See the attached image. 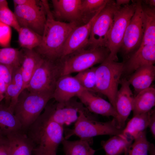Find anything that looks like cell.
Wrapping results in <instances>:
<instances>
[{
	"label": "cell",
	"instance_id": "cell-1",
	"mask_svg": "<svg viewBox=\"0 0 155 155\" xmlns=\"http://www.w3.org/2000/svg\"><path fill=\"white\" fill-rule=\"evenodd\" d=\"M42 1L46 12V21L41 43L34 50L43 58L56 61L62 57L65 42L71 31L78 26V24L55 19L47 1Z\"/></svg>",
	"mask_w": 155,
	"mask_h": 155
},
{
	"label": "cell",
	"instance_id": "cell-2",
	"mask_svg": "<svg viewBox=\"0 0 155 155\" xmlns=\"http://www.w3.org/2000/svg\"><path fill=\"white\" fill-rule=\"evenodd\" d=\"M34 149L47 155H57V148L64 138L63 126L51 119L44 112L26 129Z\"/></svg>",
	"mask_w": 155,
	"mask_h": 155
},
{
	"label": "cell",
	"instance_id": "cell-3",
	"mask_svg": "<svg viewBox=\"0 0 155 155\" xmlns=\"http://www.w3.org/2000/svg\"><path fill=\"white\" fill-rule=\"evenodd\" d=\"M96 119L89 111H79L74 128L64 129V138L68 140L74 135L80 138H92L100 135H114L122 133L123 129L119 127L115 118L104 122L98 121Z\"/></svg>",
	"mask_w": 155,
	"mask_h": 155
},
{
	"label": "cell",
	"instance_id": "cell-4",
	"mask_svg": "<svg viewBox=\"0 0 155 155\" xmlns=\"http://www.w3.org/2000/svg\"><path fill=\"white\" fill-rule=\"evenodd\" d=\"M53 98V94L30 92L26 88L20 94L14 113L26 130L39 117Z\"/></svg>",
	"mask_w": 155,
	"mask_h": 155
},
{
	"label": "cell",
	"instance_id": "cell-5",
	"mask_svg": "<svg viewBox=\"0 0 155 155\" xmlns=\"http://www.w3.org/2000/svg\"><path fill=\"white\" fill-rule=\"evenodd\" d=\"M123 65L124 63L115 61L108 57L96 67L97 92L106 96L115 109V98Z\"/></svg>",
	"mask_w": 155,
	"mask_h": 155
},
{
	"label": "cell",
	"instance_id": "cell-6",
	"mask_svg": "<svg viewBox=\"0 0 155 155\" xmlns=\"http://www.w3.org/2000/svg\"><path fill=\"white\" fill-rule=\"evenodd\" d=\"M105 47L85 48L77 51L61 58V76L78 73L102 63L109 56Z\"/></svg>",
	"mask_w": 155,
	"mask_h": 155
},
{
	"label": "cell",
	"instance_id": "cell-7",
	"mask_svg": "<svg viewBox=\"0 0 155 155\" xmlns=\"http://www.w3.org/2000/svg\"><path fill=\"white\" fill-rule=\"evenodd\" d=\"M136 1L118 7L114 13L112 23L109 31L106 47L110 51L108 57L117 61V54L119 51L127 28L135 12Z\"/></svg>",
	"mask_w": 155,
	"mask_h": 155
},
{
	"label": "cell",
	"instance_id": "cell-8",
	"mask_svg": "<svg viewBox=\"0 0 155 155\" xmlns=\"http://www.w3.org/2000/svg\"><path fill=\"white\" fill-rule=\"evenodd\" d=\"M61 59L52 61L43 58L32 76L26 88L30 92L53 94L61 76Z\"/></svg>",
	"mask_w": 155,
	"mask_h": 155
},
{
	"label": "cell",
	"instance_id": "cell-9",
	"mask_svg": "<svg viewBox=\"0 0 155 155\" xmlns=\"http://www.w3.org/2000/svg\"><path fill=\"white\" fill-rule=\"evenodd\" d=\"M136 1L135 10L125 30L120 50L127 58L140 47L144 32V18L142 1Z\"/></svg>",
	"mask_w": 155,
	"mask_h": 155
},
{
	"label": "cell",
	"instance_id": "cell-10",
	"mask_svg": "<svg viewBox=\"0 0 155 155\" xmlns=\"http://www.w3.org/2000/svg\"><path fill=\"white\" fill-rule=\"evenodd\" d=\"M119 7L115 1L108 0L96 16L92 25L88 46L90 48L106 47L107 36L112 25L114 13Z\"/></svg>",
	"mask_w": 155,
	"mask_h": 155
},
{
	"label": "cell",
	"instance_id": "cell-11",
	"mask_svg": "<svg viewBox=\"0 0 155 155\" xmlns=\"http://www.w3.org/2000/svg\"><path fill=\"white\" fill-rule=\"evenodd\" d=\"M13 12L20 27L28 28L42 35L46 14L42 0L36 5H14Z\"/></svg>",
	"mask_w": 155,
	"mask_h": 155
},
{
	"label": "cell",
	"instance_id": "cell-12",
	"mask_svg": "<svg viewBox=\"0 0 155 155\" xmlns=\"http://www.w3.org/2000/svg\"><path fill=\"white\" fill-rule=\"evenodd\" d=\"M80 111H89L81 102L73 98L65 102H56L47 104L44 112L51 120L62 125H69L75 122Z\"/></svg>",
	"mask_w": 155,
	"mask_h": 155
},
{
	"label": "cell",
	"instance_id": "cell-13",
	"mask_svg": "<svg viewBox=\"0 0 155 155\" xmlns=\"http://www.w3.org/2000/svg\"><path fill=\"white\" fill-rule=\"evenodd\" d=\"M120 89L117 93L115 101V109L117 113L116 120L119 127L124 129L125 121L132 109L134 97L127 80H120Z\"/></svg>",
	"mask_w": 155,
	"mask_h": 155
},
{
	"label": "cell",
	"instance_id": "cell-14",
	"mask_svg": "<svg viewBox=\"0 0 155 155\" xmlns=\"http://www.w3.org/2000/svg\"><path fill=\"white\" fill-rule=\"evenodd\" d=\"M102 9L87 23L81 26H76L71 31L64 45L62 57L84 49L88 46L92 25L96 16Z\"/></svg>",
	"mask_w": 155,
	"mask_h": 155
},
{
	"label": "cell",
	"instance_id": "cell-15",
	"mask_svg": "<svg viewBox=\"0 0 155 155\" xmlns=\"http://www.w3.org/2000/svg\"><path fill=\"white\" fill-rule=\"evenodd\" d=\"M77 97L89 112L103 116L117 118L116 111L111 103L94 93L84 90Z\"/></svg>",
	"mask_w": 155,
	"mask_h": 155
},
{
	"label": "cell",
	"instance_id": "cell-16",
	"mask_svg": "<svg viewBox=\"0 0 155 155\" xmlns=\"http://www.w3.org/2000/svg\"><path fill=\"white\" fill-rule=\"evenodd\" d=\"M84 90L74 76L70 74L64 75L57 82L53 98L58 102H66L77 96Z\"/></svg>",
	"mask_w": 155,
	"mask_h": 155
},
{
	"label": "cell",
	"instance_id": "cell-17",
	"mask_svg": "<svg viewBox=\"0 0 155 155\" xmlns=\"http://www.w3.org/2000/svg\"><path fill=\"white\" fill-rule=\"evenodd\" d=\"M155 62V44L140 46L124 63L123 73L129 74L143 66Z\"/></svg>",
	"mask_w": 155,
	"mask_h": 155
},
{
	"label": "cell",
	"instance_id": "cell-18",
	"mask_svg": "<svg viewBox=\"0 0 155 155\" xmlns=\"http://www.w3.org/2000/svg\"><path fill=\"white\" fill-rule=\"evenodd\" d=\"M55 16L59 19L78 24L82 21V0H52Z\"/></svg>",
	"mask_w": 155,
	"mask_h": 155
},
{
	"label": "cell",
	"instance_id": "cell-19",
	"mask_svg": "<svg viewBox=\"0 0 155 155\" xmlns=\"http://www.w3.org/2000/svg\"><path fill=\"white\" fill-rule=\"evenodd\" d=\"M22 130V125L13 112L4 103L1 102L0 104V135L6 137Z\"/></svg>",
	"mask_w": 155,
	"mask_h": 155
},
{
	"label": "cell",
	"instance_id": "cell-20",
	"mask_svg": "<svg viewBox=\"0 0 155 155\" xmlns=\"http://www.w3.org/2000/svg\"><path fill=\"white\" fill-rule=\"evenodd\" d=\"M155 78V66L154 65H148L137 69L127 80L137 94L150 87Z\"/></svg>",
	"mask_w": 155,
	"mask_h": 155
},
{
	"label": "cell",
	"instance_id": "cell-21",
	"mask_svg": "<svg viewBox=\"0 0 155 155\" xmlns=\"http://www.w3.org/2000/svg\"><path fill=\"white\" fill-rule=\"evenodd\" d=\"M23 55L20 68L24 82V90L26 88L34 71L43 58L34 50L22 49Z\"/></svg>",
	"mask_w": 155,
	"mask_h": 155
},
{
	"label": "cell",
	"instance_id": "cell-22",
	"mask_svg": "<svg viewBox=\"0 0 155 155\" xmlns=\"http://www.w3.org/2000/svg\"><path fill=\"white\" fill-rule=\"evenodd\" d=\"M7 137L10 146V155H31L35 145L22 130L11 134Z\"/></svg>",
	"mask_w": 155,
	"mask_h": 155
},
{
	"label": "cell",
	"instance_id": "cell-23",
	"mask_svg": "<svg viewBox=\"0 0 155 155\" xmlns=\"http://www.w3.org/2000/svg\"><path fill=\"white\" fill-rule=\"evenodd\" d=\"M24 82L20 67L13 71L11 80L7 86L4 99L5 104L13 112L18 97L24 90Z\"/></svg>",
	"mask_w": 155,
	"mask_h": 155
},
{
	"label": "cell",
	"instance_id": "cell-24",
	"mask_svg": "<svg viewBox=\"0 0 155 155\" xmlns=\"http://www.w3.org/2000/svg\"><path fill=\"white\" fill-rule=\"evenodd\" d=\"M155 104L154 88L150 87L140 92L134 97L132 109L133 116L150 111Z\"/></svg>",
	"mask_w": 155,
	"mask_h": 155
},
{
	"label": "cell",
	"instance_id": "cell-25",
	"mask_svg": "<svg viewBox=\"0 0 155 155\" xmlns=\"http://www.w3.org/2000/svg\"><path fill=\"white\" fill-rule=\"evenodd\" d=\"M152 110L133 116L123 129L122 134L126 137L134 140L148 127Z\"/></svg>",
	"mask_w": 155,
	"mask_h": 155
},
{
	"label": "cell",
	"instance_id": "cell-26",
	"mask_svg": "<svg viewBox=\"0 0 155 155\" xmlns=\"http://www.w3.org/2000/svg\"><path fill=\"white\" fill-rule=\"evenodd\" d=\"M92 138H80L70 141L63 139L61 143L65 155H94L96 151L90 147Z\"/></svg>",
	"mask_w": 155,
	"mask_h": 155
},
{
	"label": "cell",
	"instance_id": "cell-27",
	"mask_svg": "<svg viewBox=\"0 0 155 155\" xmlns=\"http://www.w3.org/2000/svg\"><path fill=\"white\" fill-rule=\"evenodd\" d=\"M144 30L140 46L155 44V8L142 3Z\"/></svg>",
	"mask_w": 155,
	"mask_h": 155
},
{
	"label": "cell",
	"instance_id": "cell-28",
	"mask_svg": "<svg viewBox=\"0 0 155 155\" xmlns=\"http://www.w3.org/2000/svg\"><path fill=\"white\" fill-rule=\"evenodd\" d=\"M133 140L126 137L122 133L113 135L101 144L106 155H120L132 144Z\"/></svg>",
	"mask_w": 155,
	"mask_h": 155
},
{
	"label": "cell",
	"instance_id": "cell-29",
	"mask_svg": "<svg viewBox=\"0 0 155 155\" xmlns=\"http://www.w3.org/2000/svg\"><path fill=\"white\" fill-rule=\"evenodd\" d=\"M18 32V43L22 49L34 50L41 43L42 36L29 28L20 27Z\"/></svg>",
	"mask_w": 155,
	"mask_h": 155
},
{
	"label": "cell",
	"instance_id": "cell-30",
	"mask_svg": "<svg viewBox=\"0 0 155 155\" xmlns=\"http://www.w3.org/2000/svg\"><path fill=\"white\" fill-rule=\"evenodd\" d=\"M22 55V49L10 47L0 49V64L16 69L21 66Z\"/></svg>",
	"mask_w": 155,
	"mask_h": 155
},
{
	"label": "cell",
	"instance_id": "cell-31",
	"mask_svg": "<svg viewBox=\"0 0 155 155\" xmlns=\"http://www.w3.org/2000/svg\"><path fill=\"white\" fill-rule=\"evenodd\" d=\"M108 0H82V21L84 24L88 22L105 6Z\"/></svg>",
	"mask_w": 155,
	"mask_h": 155
},
{
	"label": "cell",
	"instance_id": "cell-32",
	"mask_svg": "<svg viewBox=\"0 0 155 155\" xmlns=\"http://www.w3.org/2000/svg\"><path fill=\"white\" fill-rule=\"evenodd\" d=\"M125 150L124 155H147L150 143L148 141L146 131L141 133Z\"/></svg>",
	"mask_w": 155,
	"mask_h": 155
},
{
	"label": "cell",
	"instance_id": "cell-33",
	"mask_svg": "<svg viewBox=\"0 0 155 155\" xmlns=\"http://www.w3.org/2000/svg\"><path fill=\"white\" fill-rule=\"evenodd\" d=\"M96 67L80 71L74 77L85 89L94 93H97L96 89Z\"/></svg>",
	"mask_w": 155,
	"mask_h": 155
},
{
	"label": "cell",
	"instance_id": "cell-34",
	"mask_svg": "<svg viewBox=\"0 0 155 155\" xmlns=\"http://www.w3.org/2000/svg\"><path fill=\"white\" fill-rule=\"evenodd\" d=\"M0 21L13 28L17 32L20 28L15 14L8 6L0 8Z\"/></svg>",
	"mask_w": 155,
	"mask_h": 155
},
{
	"label": "cell",
	"instance_id": "cell-35",
	"mask_svg": "<svg viewBox=\"0 0 155 155\" xmlns=\"http://www.w3.org/2000/svg\"><path fill=\"white\" fill-rule=\"evenodd\" d=\"M11 36V27L0 21V46L10 47Z\"/></svg>",
	"mask_w": 155,
	"mask_h": 155
},
{
	"label": "cell",
	"instance_id": "cell-36",
	"mask_svg": "<svg viewBox=\"0 0 155 155\" xmlns=\"http://www.w3.org/2000/svg\"><path fill=\"white\" fill-rule=\"evenodd\" d=\"M15 70L11 67L0 64V79L3 80L7 85L11 80Z\"/></svg>",
	"mask_w": 155,
	"mask_h": 155
},
{
	"label": "cell",
	"instance_id": "cell-37",
	"mask_svg": "<svg viewBox=\"0 0 155 155\" xmlns=\"http://www.w3.org/2000/svg\"><path fill=\"white\" fill-rule=\"evenodd\" d=\"M0 155H10V146L7 138L0 140Z\"/></svg>",
	"mask_w": 155,
	"mask_h": 155
},
{
	"label": "cell",
	"instance_id": "cell-38",
	"mask_svg": "<svg viewBox=\"0 0 155 155\" xmlns=\"http://www.w3.org/2000/svg\"><path fill=\"white\" fill-rule=\"evenodd\" d=\"M41 1L36 0H13L14 5L34 6L38 4Z\"/></svg>",
	"mask_w": 155,
	"mask_h": 155
},
{
	"label": "cell",
	"instance_id": "cell-39",
	"mask_svg": "<svg viewBox=\"0 0 155 155\" xmlns=\"http://www.w3.org/2000/svg\"><path fill=\"white\" fill-rule=\"evenodd\" d=\"M148 127L150 129V131L153 137H155V110L152 111L150 117Z\"/></svg>",
	"mask_w": 155,
	"mask_h": 155
},
{
	"label": "cell",
	"instance_id": "cell-40",
	"mask_svg": "<svg viewBox=\"0 0 155 155\" xmlns=\"http://www.w3.org/2000/svg\"><path fill=\"white\" fill-rule=\"evenodd\" d=\"M7 85L0 79V104L4 99Z\"/></svg>",
	"mask_w": 155,
	"mask_h": 155
},
{
	"label": "cell",
	"instance_id": "cell-41",
	"mask_svg": "<svg viewBox=\"0 0 155 155\" xmlns=\"http://www.w3.org/2000/svg\"><path fill=\"white\" fill-rule=\"evenodd\" d=\"M130 1L129 0H117L115 3L117 6L120 7L129 4Z\"/></svg>",
	"mask_w": 155,
	"mask_h": 155
},
{
	"label": "cell",
	"instance_id": "cell-42",
	"mask_svg": "<svg viewBox=\"0 0 155 155\" xmlns=\"http://www.w3.org/2000/svg\"><path fill=\"white\" fill-rule=\"evenodd\" d=\"M145 4L151 7H155V0H144L143 1Z\"/></svg>",
	"mask_w": 155,
	"mask_h": 155
},
{
	"label": "cell",
	"instance_id": "cell-43",
	"mask_svg": "<svg viewBox=\"0 0 155 155\" xmlns=\"http://www.w3.org/2000/svg\"><path fill=\"white\" fill-rule=\"evenodd\" d=\"M8 6V3L5 0H0V8Z\"/></svg>",
	"mask_w": 155,
	"mask_h": 155
},
{
	"label": "cell",
	"instance_id": "cell-44",
	"mask_svg": "<svg viewBox=\"0 0 155 155\" xmlns=\"http://www.w3.org/2000/svg\"><path fill=\"white\" fill-rule=\"evenodd\" d=\"M33 152L34 155H47L44 153L35 149L34 150Z\"/></svg>",
	"mask_w": 155,
	"mask_h": 155
},
{
	"label": "cell",
	"instance_id": "cell-45",
	"mask_svg": "<svg viewBox=\"0 0 155 155\" xmlns=\"http://www.w3.org/2000/svg\"><path fill=\"white\" fill-rule=\"evenodd\" d=\"M5 137H2L1 135H0V140L3 139Z\"/></svg>",
	"mask_w": 155,
	"mask_h": 155
}]
</instances>
